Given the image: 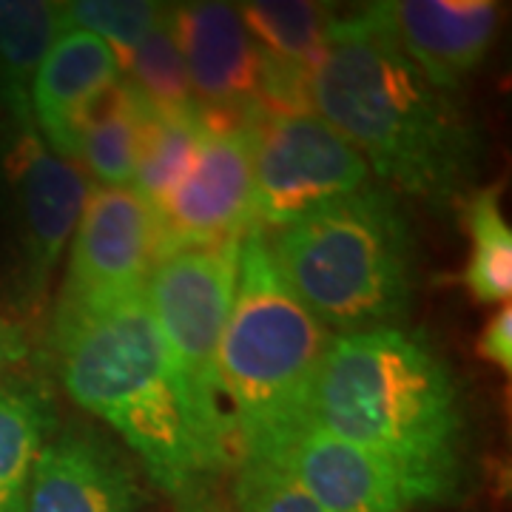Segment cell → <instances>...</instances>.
<instances>
[{"mask_svg":"<svg viewBox=\"0 0 512 512\" xmlns=\"http://www.w3.org/2000/svg\"><path fill=\"white\" fill-rule=\"evenodd\" d=\"M237 15L259 52L293 66L316 69L336 12L308 0H254L239 3Z\"/></svg>","mask_w":512,"mask_h":512,"instance_id":"cell-20","label":"cell"},{"mask_svg":"<svg viewBox=\"0 0 512 512\" xmlns=\"http://www.w3.org/2000/svg\"><path fill=\"white\" fill-rule=\"evenodd\" d=\"M200 143L180 185L154 214L157 262L188 248L220 245L245 237L251 228L254 146L259 111H228L197 106Z\"/></svg>","mask_w":512,"mask_h":512,"instance_id":"cell-8","label":"cell"},{"mask_svg":"<svg viewBox=\"0 0 512 512\" xmlns=\"http://www.w3.org/2000/svg\"><path fill=\"white\" fill-rule=\"evenodd\" d=\"M478 356L484 362H490L498 367L501 373H510L512 370V308L510 302L501 305L498 311L490 316V322L484 325L481 336L476 342Z\"/></svg>","mask_w":512,"mask_h":512,"instance_id":"cell-26","label":"cell"},{"mask_svg":"<svg viewBox=\"0 0 512 512\" xmlns=\"http://www.w3.org/2000/svg\"><path fill=\"white\" fill-rule=\"evenodd\" d=\"M305 419L456 493L464 447L456 376L413 333H333Z\"/></svg>","mask_w":512,"mask_h":512,"instance_id":"cell-2","label":"cell"},{"mask_svg":"<svg viewBox=\"0 0 512 512\" xmlns=\"http://www.w3.org/2000/svg\"><path fill=\"white\" fill-rule=\"evenodd\" d=\"M330 333L276 268L265 231L239 242L237 291L220 345V387L237 464L305 419Z\"/></svg>","mask_w":512,"mask_h":512,"instance_id":"cell-5","label":"cell"},{"mask_svg":"<svg viewBox=\"0 0 512 512\" xmlns=\"http://www.w3.org/2000/svg\"><path fill=\"white\" fill-rule=\"evenodd\" d=\"M148 109L151 106L126 77L111 83L106 92L94 97L80 120L74 165L92 171L97 185H131Z\"/></svg>","mask_w":512,"mask_h":512,"instance_id":"cell-16","label":"cell"},{"mask_svg":"<svg viewBox=\"0 0 512 512\" xmlns=\"http://www.w3.org/2000/svg\"><path fill=\"white\" fill-rule=\"evenodd\" d=\"M498 191V185L478 188L461 208L470 239L461 285L476 305H507L512 293V231Z\"/></svg>","mask_w":512,"mask_h":512,"instance_id":"cell-19","label":"cell"},{"mask_svg":"<svg viewBox=\"0 0 512 512\" xmlns=\"http://www.w3.org/2000/svg\"><path fill=\"white\" fill-rule=\"evenodd\" d=\"M69 245V268L52 322L146 288L148 274L157 265L154 214L131 185H94Z\"/></svg>","mask_w":512,"mask_h":512,"instance_id":"cell-11","label":"cell"},{"mask_svg":"<svg viewBox=\"0 0 512 512\" xmlns=\"http://www.w3.org/2000/svg\"><path fill=\"white\" fill-rule=\"evenodd\" d=\"M120 77V60L100 37L83 29H63L57 35L32 86V123L57 157L74 163L83 114Z\"/></svg>","mask_w":512,"mask_h":512,"instance_id":"cell-14","label":"cell"},{"mask_svg":"<svg viewBox=\"0 0 512 512\" xmlns=\"http://www.w3.org/2000/svg\"><path fill=\"white\" fill-rule=\"evenodd\" d=\"M370 183L365 157L319 114L259 117L251 225L282 231L308 211Z\"/></svg>","mask_w":512,"mask_h":512,"instance_id":"cell-9","label":"cell"},{"mask_svg":"<svg viewBox=\"0 0 512 512\" xmlns=\"http://www.w3.org/2000/svg\"><path fill=\"white\" fill-rule=\"evenodd\" d=\"M168 9V6H165ZM126 80L137 89V94L157 111H191L197 109V97L188 80L183 52L171 35L168 18L146 35V40L128 55L123 63Z\"/></svg>","mask_w":512,"mask_h":512,"instance_id":"cell-22","label":"cell"},{"mask_svg":"<svg viewBox=\"0 0 512 512\" xmlns=\"http://www.w3.org/2000/svg\"><path fill=\"white\" fill-rule=\"evenodd\" d=\"M279 274L299 302L342 333L396 328L416 288L413 231L399 200L367 183L276 231Z\"/></svg>","mask_w":512,"mask_h":512,"instance_id":"cell-4","label":"cell"},{"mask_svg":"<svg viewBox=\"0 0 512 512\" xmlns=\"http://www.w3.org/2000/svg\"><path fill=\"white\" fill-rule=\"evenodd\" d=\"M234 470V512H328L271 464L239 461Z\"/></svg>","mask_w":512,"mask_h":512,"instance_id":"cell-24","label":"cell"},{"mask_svg":"<svg viewBox=\"0 0 512 512\" xmlns=\"http://www.w3.org/2000/svg\"><path fill=\"white\" fill-rule=\"evenodd\" d=\"M200 134L202 126L197 109H148L140 157L134 168V180H131V188L146 200L148 208H157L188 174L197 154Z\"/></svg>","mask_w":512,"mask_h":512,"instance_id":"cell-21","label":"cell"},{"mask_svg":"<svg viewBox=\"0 0 512 512\" xmlns=\"http://www.w3.org/2000/svg\"><path fill=\"white\" fill-rule=\"evenodd\" d=\"M311 106L393 191L441 208L476 177V123L424 80L379 3L333 18L311 74Z\"/></svg>","mask_w":512,"mask_h":512,"instance_id":"cell-1","label":"cell"},{"mask_svg":"<svg viewBox=\"0 0 512 512\" xmlns=\"http://www.w3.org/2000/svg\"><path fill=\"white\" fill-rule=\"evenodd\" d=\"M239 242L242 237L165 256L143 288L191 430L214 476L237 467V439L220 387V345L237 291Z\"/></svg>","mask_w":512,"mask_h":512,"instance_id":"cell-6","label":"cell"},{"mask_svg":"<svg viewBox=\"0 0 512 512\" xmlns=\"http://www.w3.org/2000/svg\"><path fill=\"white\" fill-rule=\"evenodd\" d=\"M6 228H9V296L18 316L40 319L60 259L92 185L69 160L43 143L35 126H15L3 154Z\"/></svg>","mask_w":512,"mask_h":512,"instance_id":"cell-7","label":"cell"},{"mask_svg":"<svg viewBox=\"0 0 512 512\" xmlns=\"http://www.w3.org/2000/svg\"><path fill=\"white\" fill-rule=\"evenodd\" d=\"M379 9L424 80L450 97L487 57L501 15L493 0H390Z\"/></svg>","mask_w":512,"mask_h":512,"instance_id":"cell-12","label":"cell"},{"mask_svg":"<svg viewBox=\"0 0 512 512\" xmlns=\"http://www.w3.org/2000/svg\"><path fill=\"white\" fill-rule=\"evenodd\" d=\"M63 29V3L0 0V109L15 126H35L32 86Z\"/></svg>","mask_w":512,"mask_h":512,"instance_id":"cell-17","label":"cell"},{"mask_svg":"<svg viewBox=\"0 0 512 512\" xmlns=\"http://www.w3.org/2000/svg\"><path fill=\"white\" fill-rule=\"evenodd\" d=\"M134 501V476L106 441L60 433L37 456L23 512H131Z\"/></svg>","mask_w":512,"mask_h":512,"instance_id":"cell-15","label":"cell"},{"mask_svg":"<svg viewBox=\"0 0 512 512\" xmlns=\"http://www.w3.org/2000/svg\"><path fill=\"white\" fill-rule=\"evenodd\" d=\"M49 342L69 399L109 421L154 484L180 501L205 490L214 470L191 430L146 293L52 322Z\"/></svg>","mask_w":512,"mask_h":512,"instance_id":"cell-3","label":"cell"},{"mask_svg":"<svg viewBox=\"0 0 512 512\" xmlns=\"http://www.w3.org/2000/svg\"><path fill=\"white\" fill-rule=\"evenodd\" d=\"M165 18L183 52L197 106L256 109L259 46L245 32L237 6L180 3L165 9Z\"/></svg>","mask_w":512,"mask_h":512,"instance_id":"cell-13","label":"cell"},{"mask_svg":"<svg viewBox=\"0 0 512 512\" xmlns=\"http://www.w3.org/2000/svg\"><path fill=\"white\" fill-rule=\"evenodd\" d=\"M183 512H225V510H222L220 504H217L211 495L205 493V490H200V493H194L191 498H185Z\"/></svg>","mask_w":512,"mask_h":512,"instance_id":"cell-27","label":"cell"},{"mask_svg":"<svg viewBox=\"0 0 512 512\" xmlns=\"http://www.w3.org/2000/svg\"><path fill=\"white\" fill-rule=\"evenodd\" d=\"M35 345L32 330L15 313L0 311V387L15 379H23L20 370L32 362Z\"/></svg>","mask_w":512,"mask_h":512,"instance_id":"cell-25","label":"cell"},{"mask_svg":"<svg viewBox=\"0 0 512 512\" xmlns=\"http://www.w3.org/2000/svg\"><path fill=\"white\" fill-rule=\"evenodd\" d=\"M163 12L165 6L148 3V0H72V3H63L66 26L100 37L117 55L120 69L128 55L160 23Z\"/></svg>","mask_w":512,"mask_h":512,"instance_id":"cell-23","label":"cell"},{"mask_svg":"<svg viewBox=\"0 0 512 512\" xmlns=\"http://www.w3.org/2000/svg\"><path fill=\"white\" fill-rule=\"evenodd\" d=\"M242 461L271 464L328 512H410L450 498L439 484L333 436L311 419L296 421L279 439Z\"/></svg>","mask_w":512,"mask_h":512,"instance_id":"cell-10","label":"cell"},{"mask_svg":"<svg viewBox=\"0 0 512 512\" xmlns=\"http://www.w3.org/2000/svg\"><path fill=\"white\" fill-rule=\"evenodd\" d=\"M55 427L49 393L32 379L0 387V512L26 510L35 461Z\"/></svg>","mask_w":512,"mask_h":512,"instance_id":"cell-18","label":"cell"}]
</instances>
